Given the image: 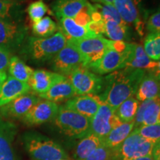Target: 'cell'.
Returning <instances> with one entry per match:
<instances>
[{"label":"cell","instance_id":"cell-9","mask_svg":"<svg viewBox=\"0 0 160 160\" xmlns=\"http://www.w3.org/2000/svg\"><path fill=\"white\" fill-rule=\"evenodd\" d=\"M26 35L27 29L21 22L0 20V47L11 53L23 45Z\"/></svg>","mask_w":160,"mask_h":160},{"label":"cell","instance_id":"cell-30","mask_svg":"<svg viewBox=\"0 0 160 160\" xmlns=\"http://www.w3.org/2000/svg\"><path fill=\"white\" fill-rule=\"evenodd\" d=\"M57 31V25L50 17H43L32 25V31L35 37H50L55 34Z\"/></svg>","mask_w":160,"mask_h":160},{"label":"cell","instance_id":"cell-8","mask_svg":"<svg viewBox=\"0 0 160 160\" xmlns=\"http://www.w3.org/2000/svg\"><path fill=\"white\" fill-rule=\"evenodd\" d=\"M68 42L77 48L86 61V68L103 57L111 48V40L97 36L79 40H68Z\"/></svg>","mask_w":160,"mask_h":160},{"label":"cell","instance_id":"cell-34","mask_svg":"<svg viewBox=\"0 0 160 160\" xmlns=\"http://www.w3.org/2000/svg\"><path fill=\"white\" fill-rule=\"evenodd\" d=\"M95 8L101 13L105 22H112L117 24L125 23L121 19L118 11L113 5L106 3H97Z\"/></svg>","mask_w":160,"mask_h":160},{"label":"cell","instance_id":"cell-45","mask_svg":"<svg viewBox=\"0 0 160 160\" xmlns=\"http://www.w3.org/2000/svg\"><path fill=\"white\" fill-rule=\"evenodd\" d=\"M1 1H6V2H15V3H21L25 2V0H1Z\"/></svg>","mask_w":160,"mask_h":160},{"label":"cell","instance_id":"cell-46","mask_svg":"<svg viewBox=\"0 0 160 160\" xmlns=\"http://www.w3.org/2000/svg\"><path fill=\"white\" fill-rule=\"evenodd\" d=\"M102 3H106V4H110V5H113V2L114 0H101Z\"/></svg>","mask_w":160,"mask_h":160},{"label":"cell","instance_id":"cell-38","mask_svg":"<svg viewBox=\"0 0 160 160\" xmlns=\"http://www.w3.org/2000/svg\"><path fill=\"white\" fill-rule=\"evenodd\" d=\"M146 28L150 33H160V11L150 17L146 24Z\"/></svg>","mask_w":160,"mask_h":160},{"label":"cell","instance_id":"cell-22","mask_svg":"<svg viewBox=\"0 0 160 160\" xmlns=\"http://www.w3.org/2000/svg\"><path fill=\"white\" fill-rule=\"evenodd\" d=\"M89 4L87 0H56L52 5V10L58 19L62 18L74 19Z\"/></svg>","mask_w":160,"mask_h":160},{"label":"cell","instance_id":"cell-17","mask_svg":"<svg viewBox=\"0 0 160 160\" xmlns=\"http://www.w3.org/2000/svg\"><path fill=\"white\" fill-rule=\"evenodd\" d=\"M157 68V62L153 61L148 57L142 46L137 43H132L128 56L123 64L122 68L140 69L153 72Z\"/></svg>","mask_w":160,"mask_h":160},{"label":"cell","instance_id":"cell-5","mask_svg":"<svg viewBox=\"0 0 160 160\" xmlns=\"http://www.w3.org/2000/svg\"><path fill=\"white\" fill-rule=\"evenodd\" d=\"M155 143V142L145 139L133 131L117 149L113 150L114 159L132 160L151 156Z\"/></svg>","mask_w":160,"mask_h":160},{"label":"cell","instance_id":"cell-6","mask_svg":"<svg viewBox=\"0 0 160 160\" xmlns=\"http://www.w3.org/2000/svg\"><path fill=\"white\" fill-rule=\"evenodd\" d=\"M67 77L73 85L76 96L99 95L102 91L104 77L85 67L77 69Z\"/></svg>","mask_w":160,"mask_h":160},{"label":"cell","instance_id":"cell-36","mask_svg":"<svg viewBox=\"0 0 160 160\" xmlns=\"http://www.w3.org/2000/svg\"><path fill=\"white\" fill-rule=\"evenodd\" d=\"M114 159V151L102 143L84 160H112Z\"/></svg>","mask_w":160,"mask_h":160},{"label":"cell","instance_id":"cell-15","mask_svg":"<svg viewBox=\"0 0 160 160\" xmlns=\"http://www.w3.org/2000/svg\"><path fill=\"white\" fill-rule=\"evenodd\" d=\"M17 133V125L0 115V160H16L13 142Z\"/></svg>","mask_w":160,"mask_h":160},{"label":"cell","instance_id":"cell-18","mask_svg":"<svg viewBox=\"0 0 160 160\" xmlns=\"http://www.w3.org/2000/svg\"><path fill=\"white\" fill-rule=\"evenodd\" d=\"M113 6L127 25H133L139 36L144 35V23L140 19L137 5L133 0H114Z\"/></svg>","mask_w":160,"mask_h":160},{"label":"cell","instance_id":"cell-14","mask_svg":"<svg viewBox=\"0 0 160 160\" xmlns=\"http://www.w3.org/2000/svg\"><path fill=\"white\" fill-rule=\"evenodd\" d=\"M102 103L99 95L87 94L75 96L66 102L64 106L85 117L91 119L97 113L99 106Z\"/></svg>","mask_w":160,"mask_h":160},{"label":"cell","instance_id":"cell-48","mask_svg":"<svg viewBox=\"0 0 160 160\" xmlns=\"http://www.w3.org/2000/svg\"><path fill=\"white\" fill-rule=\"evenodd\" d=\"M158 79H159V82H160V77H159V78H158Z\"/></svg>","mask_w":160,"mask_h":160},{"label":"cell","instance_id":"cell-2","mask_svg":"<svg viewBox=\"0 0 160 160\" xmlns=\"http://www.w3.org/2000/svg\"><path fill=\"white\" fill-rule=\"evenodd\" d=\"M67 39L61 31L47 38L29 37L23 44L22 51L25 57L35 62L42 63L51 61L63 48Z\"/></svg>","mask_w":160,"mask_h":160},{"label":"cell","instance_id":"cell-42","mask_svg":"<svg viewBox=\"0 0 160 160\" xmlns=\"http://www.w3.org/2000/svg\"><path fill=\"white\" fill-rule=\"evenodd\" d=\"M7 73L5 71H0V88L5 82V80L7 79Z\"/></svg>","mask_w":160,"mask_h":160},{"label":"cell","instance_id":"cell-1","mask_svg":"<svg viewBox=\"0 0 160 160\" xmlns=\"http://www.w3.org/2000/svg\"><path fill=\"white\" fill-rule=\"evenodd\" d=\"M145 73L143 70L132 68L112 72L104 77L103 89L99 97L102 102L116 111L123 102L134 97Z\"/></svg>","mask_w":160,"mask_h":160},{"label":"cell","instance_id":"cell-39","mask_svg":"<svg viewBox=\"0 0 160 160\" xmlns=\"http://www.w3.org/2000/svg\"><path fill=\"white\" fill-rule=\"evenodd\" d=\"M88 29L93 34L97 36H102L105 34V21L93 22L91 21L88 25L86 26Z\"/></svg>","mask_w":160,"mask_h":160},{"label":"cell","instance_id":"cell-31","mask_svg":"<svg viewBox=\"0 0 160 160\" xmlns=\"http://www.w3.org/2000/svg\"><path fill=\"white\" fill-rule=\"evenodd\" d=\"M105 34L111 41H125L130 34L128 25L105 22Z\"/></svg>","mask_w":160,"mask_h":160},{"label":"cell","instance_id":"cell-41","mask_svg":"<svg viewBox=\"0 0 160 160\" xmlns=\"http://www.w3.org/2000/svg\"><path fill=\"white\" fill-rule=\"evenodd\" d=\"M152 157L154 160H160V140L155 143L152 152Z\"/></svg>","mask_w":160,"mask_h":160},{"label":"cell","instance_id":"cell-35","mask_svg":"<svg viewBox=\"0 0 160 160\" xmlns=\"http://www.w3.org/2000/svg\"><path fill=\"white\" fill-rule=\"evenodd\" d=\"M133 131L145 139L157 142L160 140V124L150 125H142L135 128Z\"/></svg>","mask_w":160,"mask_h":160},{"label":"cell","instance_id":"cell-44","mask_svg":"<svg viewBox=\"0 0 160 160\" xmlns=\"http://www.w3.org/2000/svg\"><path fill=\"white\" fill-rule=\"evenodd\" d=\"M132 160H154V159H153V158L151 155V156H147V157L137 158V159H132Z\"/></svg>","mask_w":160,"mask_h":160},{"label":"cell","instance_id":"cell-33","mask_svg":"<svg viewBox=\"0 0 160 160\" xmlns=\"http://www.w3.org/2000/svg\"><path fill=\"white\" fill-rule=\"evenodd\" d=\"M27 13L31 21L35 23L42 19L46 13H51V11L43 0H37L30 4L27 8Z\"/></svg>","mask_w":160,"mask_h":160},{"label":"cell","instance_id":"cell-21","mask_svg":"<svg viewBox=\"0 0 160 160\" xmlns=\"http://www.w3.org/2000/svg\"><path fill=\"white\" fill-rule=\"evenodd\" d=\"M75 96L76 93L73 85L68 77H65L59 82L55 83L46 93L38 97L40 99L57 103L65 101L67 102Z\"/></svg>","mask_w":160,"mask_h":160},{"label":"cell","instance_id":"cell-26","mask_svg":"<svg viewBox=\"0 0 160 160\" xmlns=\"http://www.w3.org/2000/svg\"><path fill=\"white\" fill-rule=\"evenodd\" d=\"M103 143L102 139L90 133L82 138L75 148L74 158L76 160L85 159L91 153Z\"/></svg>","mask_w":160,"mask_h":160},{"label":"cell","instance_id":"cell-19","mask_svg":"<svg viewBox=\"0 0 160 160\" xmlns=\"http://www.w3.org/2000/svg\"><path fill=\"white\" fill-rule=\"evenodd\" d=\"M65 77L56 72H51L45 70H37L33 71L28 85L34 93L38 96L47 92L55 83L59 82Z\"/></svg>","mask_w":160,"mask_h":160},{"label":"cell","instance_id":"cell-10","mask_svg":"<svg viewBox=\"0 0 160 160\" xmlns=\"http://www.w3.org/2000/svg\"><path fill=\"white\" fill-rule=\"evenodd\" d=\"M122 123L115 114V111L102 102L94 116L91 119L90 133L103 139L112 129Z\"/></svg>","mask_w":160,"mask_h":160},{"label":"cell","instance_id":"cell-16","mask_svg":"<svg viewBox=\"0 0 160 160\" xmlns=\"http://www.w3.org/2000/svg\"><path fill=\"white\" fill-rule=\"evenodd\" d=\"M133 122L135 128L160 124V97L141 102Z\"/></svg>","mask_w":160,"mask_h":160},{"label":"cell","instance_id":"cell-32","mask_svg":"<svg viewBox=\"0 0 160 160\" xmlns=\"http://www.w3.org/2000/svg\"><path fill=\"white\" fill-rule=\"evenodd\" d=\"M144 50L146 54L153 61L160 59V33H150L144 42Z\"/></svg>","mask_w":160,"mask_h":160},{"label":"cell","instance_id":"cell-49","mask_svg":"<svg viewBox=\"0 0 160 160\" xmlns=\"http://www.w3.org/2000/svg\"><path fill=\"white\" fill-rule=\"evenodd\" d=\"M59 160H65V159H59Z\"/></svg>","mask_w":160,"mask_h":160},{"label":"cell","instance_id":"cell-27","mask_svg":"<svg viewBox=\"0 0 160 160\" xmlns=\"http://www.w3.org/2000/svg\"><path fill=\"white\" fill-rule=\"evenodd\" d=\"M8 68L10 77L26 83L28 82L34 71L17 56H12L11 57Z\"/></svg>","mask_w":160,"mask_h":160},{"label":"cell","instance_id":"cell-29","mask_svg":"<svg viewBox=\"0 0 160 160\" xmlns=\"http://www.w3.org/2000/svg\"><path fill=\"white\" fill-rule=\"evenodd\" d=\"M23 11L19 3L0 0V20L21 22Z\"/></svg>","mask_w":160,"mask_h":160},{"label":"cell","instance_id":"cell-40","mask_svg":"<svg viewBox=\"0 0 160 160\" xmlns=\"http://www.w3.org/2000/svg\"><path fill=\"white\" fill-rule=\"evenodd\" d=\"M11 57V52L2 47H0V71H5L8 68Z\"/></svg>","mask_w":160,"mask_h":160},{"label":"cell","instance_id":"cell-4","mask_svg":"<svg viewBox=\"0 0 160 160\" xmlns=\"http://www.w3.org/2000/svg\"><path fill=\"white\" fill-rule=\"evenodd\" d=\"M53 121L59 131L68 137L82 139L90 133L91 119L64 105L59 106Z\"/></svg>","mask_w":160,"mask_h":160},{"label":"cell","instance_id":"cell-47","mask_svg":"<svg viewBox=\"0 0 160 160\" xmlns=\"http://www.w3.org/2000/svg\"><path fill=\"white\" fill-rule=\"evenodd\" d=\"M133 1L134 2V3L136 4V5H138L140 3V2H141V0H133Z\"/></svg>","mask_w":160,"mask_h":160},{"label":"cell","instance_id":"cell-24","mask_svg":"<svg viewBox=\"0 0 160 160\" xmlns=\"http://www.w3.org/2000/svg\"><path fill=\"white\" fill-rule=\"evenodd\" d=\"M59 21V31L63 33L67 41L97 37L92 33L86 27L78 25L75 20L71 18H62Z\"/></svg>","mask_w":160,"mask_h":160},{"label":"cell","instance_id":"cell-7","mask_svg":"<svg viewBox=\"0 0 160 160\" xmlns=\"http://www.w3.org/2000/svg\"><path fill=\"white\" fill-rule=\"evenodd\" d=\"M52 68L56 73L68 77L80 68H86V61L77 48L69 42L51 60Z\"/></svg>","mask_w":160,"mask_h":160},{"label":"cell","instance_id":"cell-3","mask_svg":"<svg viewBox=\"0 0 160 160\" xmlns=\"http://www.w3.org/2000/svg\"><path fill=\"white\" fill-rule=\"evenodd\" d=\"M26 151L36 160H59L68 158L61 145L53 139L37 132H26L22 135Z\"/></svg>","mask_w":160,"mask_h":160},{"label":"cell","instance_id":"cell-25","mask_svg":"<svg viewBox=\"0 0 160 160\" xmlns=\"http://www.w3.org/2000/svg\"><path fill=\"white\" fill-rule=\"evenodd\" d=\"M134 128L135 123L133 121L130 122H122L117 128L111 130L108 134L102 139L103 143L111 149H117L133 132Z\"/></svg>","mask_w":160,"mask_h":160},{"label":"cell","instance_id":"cell-13","mask_svg":"<svg viewBox=\"0 0 160 160\" xmlns=\"http://www.w3.org/2000/svg\"><path fill=\"white\" fill-rule=\"evenodd\" d=\"M40 99L38 96L27 93L2 106L0 108V115L5 119H22Z\"/></svg>","mask_w":160,"mask_h":160},{"label":"cell","instance_id":"cell-12","mask_svg":"<svg viewBox=\"0 0 160 160\" xmlns=\"http://www.w3.org/2000/svg\"><path fill=\"white\" fill-rule=\"evenodd\" d=\"M59 106L57 103L45 99H40L31 108L22 120L28 126H37L53 121Z\"/></svg>","mask_w":160,"mask_h":160},{"label":"cell","instance_id":"cell-23","mask_svg":"<svg viewBox=\"0 0 160 160\" xmlns=\"http://www.w3.org/2000/svg\"><path fill=\"white\" fill-rule=\"evenodd\" d=\"M135 98L138 101L143 102L160 97V82L158 78L152 73H145L142 79Z\"/></svg>","mask_w":160,"mask_h":160},{"label":"cell","instance_id":"cell-11","mask_svg":"<svg viewBox=\"0 0 160 160\" xmlns=\"http://www.w3.org/2000/svg\"><path fill=\"white\" fill-rule=\"evenodd\" d=\"M131 45L132 43H130L128 50L125 53H120L110 48L101 59L89 65L87 68L99 76L109 74L112 72L122 69L126 58L128 56Z\"/></svg>","mask_w":160,"mask_h":160},{"label":"cell","instance_id":"cell-20","mask_svg":"<svg viewBox=\"0 0 160 160\" xmlns=\"http://www.w3.org/2000/svg\"><path fill=\"white\" fill-rule=\"evenodd\" d=\"M30 91L28 83L20 82L11 77H8L0 88V108L20 96L29 93Z\"/></svg>","mask_w":160,"mask_h":160},{"label":"cell","instance_id":"cell-28","mask_svg":"<svg viewBox=\"0 0 160 160\" xmlns=\"http://www.w3.org/2000/svg\"><path fill=\"white\" fill-rule=\"evenodd\" d=\"M139 101L132 97L120 105L115 111V114L122 122H130L134 120L139 105Z\"/></svg>","mask_w":160,"mask_h":160},{"label":"cell","instance_id":"cell-37","mask_svg":"<svg viewBox=\"0 0 160 160\" xmlns=\"http://www.w3.org/2000/svg\"><path fill=\"white\" fill-rule=\"evenodd\" d=\"M92 5L89 4L85 9H83L81 12H79L78 14L73 19L78 25L82 26V27H86L90 22L91 21V16H90V11H91Z\"/></svg>","mask_w":160,"mask_h":160},{"label":"cell","instance_id":"cell-43","mask_svg":"<svg viewBox=\"0 0 160 160\" xmlns=\"http://www.w3.org/2000/svg\"><path fill=\"white\" fill-rule=\"evenodd\" d=\"M152 73H153V74L154 76H156V77H157V78H159L160 77V59H159V61L157 62V69H156L153 72H152Z\"/></svg>","mask_w":160,"mask_h":160}]
</instances>
